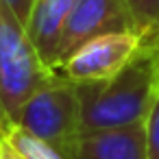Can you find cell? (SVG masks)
Listing matches in <instances>:
<instances>
[{
	"instance_id": "7c38bea8",
	"label": "cell",
	"mask_w": 159,
	"mask_h": 159,
	"mask_svg": "<svg viewBox=\"0 0 159 159\" xmlns=\"http://www.w3.org/2000/svg\"><path fill=\"white\" fill-rule=\"evenodd\" d=\"M0 159H24L2 133H0Z\"/></svg>"
},
{
	"instance_id": "4fadbf2b",
	"label": "cell",
	"mask_w": 159,
	"mask_h": 159,
	"mask_svg": "<svg viewBox=\"0 0 159 159\" xmlns=\"http://www.w3.org/2000/svg\"><path fill=\"white\" fill-rule=\"evenodd\" d=\"M0 124H2V111H0Z\"/></svg>"
},
{
	"instance_id": "ba28073f",
	"label": "cell",
	"mask_w": 159,
	"mask_h": 159,
	"mask_svg": "<svg viewBox=\"0 0 159 159\" xmlns=\"http://www.w3.org/2000/svg\"><path fill=\"white\" fill-rule=\"evenodd\" d=\"M0 133L13 144V148L24 159H66L59 148H55L52 144L33 135L31 131H26L24 126H20L16 122H2L0 124Z\"/></svg>"
},
{
	"instance_id": "3957f363",
	"label": "cell",
	"mask_w": 159,
	"mask_h": 159,
	"mask_svg": "<svg viewBox=\"0 0 159 159\" xmlns=\"http://www.w3.org/2000/svg\"><path fill=\"white\" fill-rule=\"evenodd\" d=\"M16 124L63 150L81 135V98L76 83L57 76L39 87L20 109Z\"/></svg>"
},
{
	"instance_id": "5b68a950",
	"label": "cell",
	"mask_w": 159,
	"mask_h": 159,
	"mask_svg": "<svg viewBox=\"0 0 159 159\" xmlns=\"http://www.w3.org/2000/svg\"><path fill=\"white\" fill-rule=\"evenodd\" d=\"M126 31L135 33L126 0H79L74 11L70 13V18L66 22L63 35H61L57 68L81 44H85L98 35L126 33Z\"/></svg>"
},
{
	"instance_id": "277c9868",
	"label": "cell",
	"mask_w": 159,
	"mask_h": 159,
	"mask_svg": "<svg viewBox=\"0 0 159 159\" xmlns=\"http://www.w3.org/2000/svg\"><path fill=\"white\" fill-rule=\"evenodd\" d=\"M142 48L137 33H107L81 44L57 68L72 83H98L113 79Z\"/></svg>"
},
{
	"instance_id": "8fae6325",
	"label": "cell",
	"mask_w": 159,
	"mask_h": 159,
	"mask_svg": "<svg viewBox=\"0 0 159 159\" xmlns=\"http://www.w3.org/2000/svg\"><path fill=\"white\" fill-rule=\"evenodd\" d=\"M7 2H9V7L16 11V16L20 18V22L26 26L29 16H31V11H33V5H35V0H7Z\"/></svg>"
},
{
	"instance_id": "7a4b0ae2",
	"label": "cell",
	"mask_w": 159,
	"mask_h": 159,
	"mask_svg": "<svg viewBox=\"0 0 159 159\" xmlns=\"http://www.w3.org/2000/svg\"><path fill=\"white\" fill-rule=\"evenodd\" d=\"M57 76L33 48L26 26L7 0H0V111L2 122H16L22 105Z\"/></svg>"
},
{
	"instance_id": "30bf717a",
	"label": "cell",
	"mask_w": 159,
	"mask_h": 159,
	"mask_svg": "<svg viewBox=\"0 0 159 159\" xmlns=\"http://www.w3.org/2000/svg\"><path fill=\"white\" fill-rule=\"evenodd\" d=\"M146 135H148V159H159V94L146 122Z\"/></svg>"
},
{
	"instance_id": "8992f818",
	"label": "cell",
	"mask_w": 159,
	"mask_h": 159,
	"mask_svg": "<svg viewBox=\"0 0 159 159\" xmlns=\"http://www.w3.org/2000/svg\"><path fill=\"white\" fill-rule=\"evenodd\" d=\"M61 152L66 159H148L146 124L81 133Z\"/></svg>"
},
{
	"instance_id": "9c48e42d",
	"label": "cell",
	"mask_w": 159,
	"mask_h": 159,
	"mask_svg": "<svg viewBox=\"0 0 159 159\" xmlns=\"http://www.w3.org/2000/svg\"><path fill=\"white\" fill-rule=\"evenodd\" d=\"M142 46L159 48V0H126Z\"/></svg>"
},
{
	"instance_id": "52a82bcc",
	"label": "cell",
	"mask_w": 159,
	"mask_h": 159,
	"mask_svg": "<svg viewBox=\"0 0 159 159\" xmlns=\"http://www.w3.org/2000/svg\"><path fill=\"white\" fill-rule=\"evenodd\" d=\"M79 0H35L26 22V35L37 50L39 59L57 72L59 44L70 13Z\"/></svg>"
},
{
	"instance_id": "6da1fadb",
	"label": "cell",
	"mask_w": 159,
	"mask_h": 159,
	"mask_svg": "<svg viewBox=\"0 0 159 159\" xmlns=\"http://www.w3.org/2000/svg\"><path fill=\"white\" fill-rule=\"evenodd\" d=\"M76 87L81 133L146 124L159 94V48L142 46L113 79Z\"/></svg>"
}]
</instances>
